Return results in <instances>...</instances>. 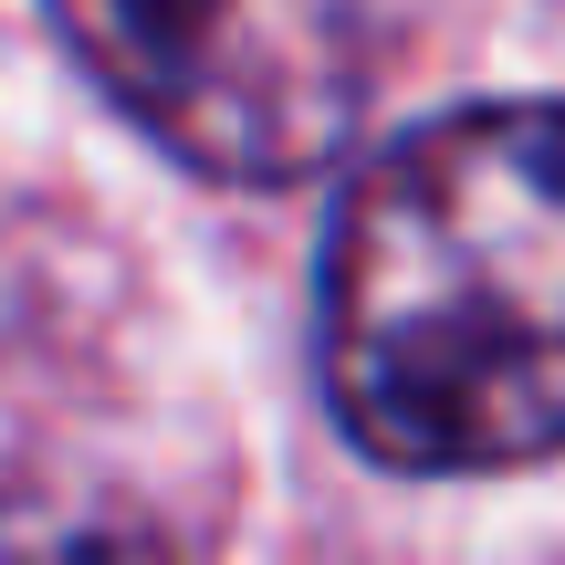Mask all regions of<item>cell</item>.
Here are the masks:
<instances>
[{"label": "cell", "mask_w": 565, "mask_h": 565, "mask_svg": "<svg viewBox=\"0 0 565 565\" xmlns=\"http://www.w3.org/2000/svg\"><path fill=\"white\" fill-rule=\"evenodd\" d=\"M315 345L335 429L387 471L565 450V105H461L366 158Z\"/></svg>", "instance_id": "cell-1"}, {"label": "cell", "mask_w": 565, "mask_h": 565, "mask_svg": "<svg viewBox=\"0 0 565 565\" xmlns=\"http://www.w3.org/2000/svg\"><path fill=\"white\" fill-rule=\"evenodd\" d=\"M74 63L210 179H303L366 116V0H53Z\"/></svg>", "instance_id": "cell-2"}]
</instances>
